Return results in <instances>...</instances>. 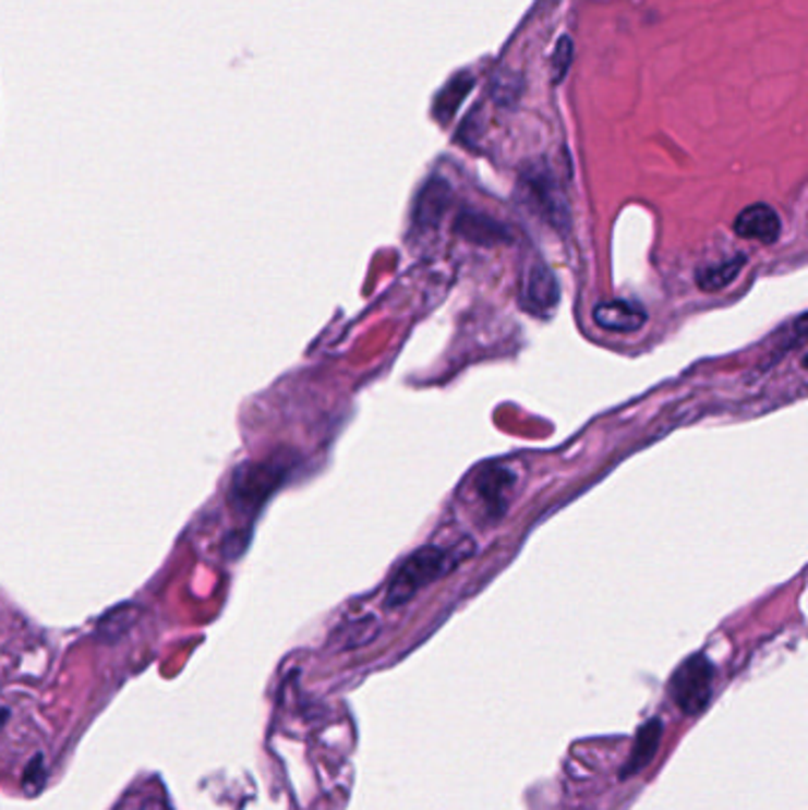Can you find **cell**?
<instances>
[{
  "label": "cell",
  "instance_id": "1",
  "mask_svg": "<svg viewBox=\"0 0 808 810\" xmlns=\"http://www.w3.org/2000/svg\"><path fill=\"white\" fill-rule=\"evenodd\" d=\"M714 694V664L704 654H692L668 680V697L686 716L695 718L707 711Z\"/></svg>",
  "mask_w": 808,
  "mask_h": 810
},
{
  "label": "cell",
  "instance_id": "2",
  "mask_svg": "<svg viewBox=\"0 0 808 810\" xmlns=\"http://www.w3.org/2000/svg\"><path fill=\"white\" fill-rule=\"evenodd\" d=\"M448 569V555L436 545L420 547L410 555L401 569L394 573L387 590V607H401V604L413 600L422 588L432 585Z\"/></svg>",
  "mask_w": 808,
  "mask_h": 810
},
{
  "label": "cell",
  "instance_id": "3",
  "mask_svg": "<svg viewBox=\"0 0 808 810\" xmlns=\"http://www.w3.org/2000/svg\"><path fill=\"white\" fill-rule=\"evenodd\" d=\"M285 464L280 462H252L240 467L230 488L232 507L242 512H256L285 482Z\"/></svg>",
  "mask_w": 808,
  "mask_h": 810
},
{
  "label": "cell",
  "instance_id": "4",
  "mask_svg": "<svg viewBox=\"0 0 808 810\" xmlns=\"http://www.w3.org/2000/svg\"><path fill=\"white\" fill-rule=\"evenodd\" d=\"M522 185L527 192V200L533 209H536L547 223L555 228L569 226V204L565 200V192L555 181L553 171L545 164H533L522 173Z\"/></svg>",
  "mask_w": 808,
  "mask_h": 810
},
{
  "label": "cell",
  "instance_id": "5",
  "mask_svg": "<svg viewBox=\"0 0 808 810\" xmlns=\"http://www.w3.org/2000/svg\"><path fill=\"white\" fill-rule=\"evenodd\" d=\"M559 304V285L555 273L543 261H533L524 273L522 306L533 315H551Z\"/></svg>",
  "mask_w": 808,
  "mask_h": 810
},
{
  "label": "cell",
  "instance_id": "6",
  "mask_svg": "<svg viewBox=\"0 0 808 810\" xmlns=\"http://www.w3.org/2000/svg\"><path fill=\"white\" fill-rule=\"evenodd\" d=\"M733 230L737 238L743 240H755L763 244H773L780 238V230H783V223H780V216L769 204H751V207L743 209L737 214Z\"/></svg>",
  "mask_w": 808,
  "mask_h": 810
},
{
  "label": "cell",
  "instance_id": "7",
  "mask_svg": "<svg viewBox=\"0 0 808 810\" xmlns=\"http://www.w3.org/2000/svg\"><path fill=\"white\" fill-rule=\"evenodd\" d=\"M593 321L598 327L607 329V333H619V335H631L648 323V313L636 301H624V299H612L602 301L593 311Z\"/></svg>",
  "mask_w": 808,
  "mask_h": 810
},
{
  "label": "cell",
  "instance_id": "8",
  "mask_svg": "<svg viewBox=\"0 0 808 810\" xmlns=\"http://www.w3.org/2000/svg\"><path fill=\"white\" fill-rule=\"evenodd\" d=\"M662 737H664L662 718L652 716L638 727L634 749H631V753H628V761L622 765V779H628V777H634V775L646 771V767L654 761L656 751H660Z\"/></svg>",
  "mask_w": 808,
  "mask_h": 810
},
{
  "label": "cell",
  "instance_id": "9",
  "mask_svg": "<svg viewBox=\"0 0 808 810\" xmlns=\"http://www.w3.org/2000/svg\"><path fill=\"white\" fill-rule=\"evenodd\" d=\"M474 486L479 498L486 505V510L498 517L505 510H508V498L510 491L515 486V474L508 470V467H486V470L474 479Z\"/></svg>",
  "mask_w": 808,
  "mask_h": 810
},
{
  "label": "cell",
  "instance_id": "10",
  "mask_svg": "<svg viewBox=\"0 0 808 810\" xmlns=\"http://www.w3.org/2000/svg\"><path fill=\"white\" fill-rule=\"evenodd\" d=\"M450 197L448 185L442 181V178H434L427 185L422 188L420 197H418V207H415V223L420 228H427L439 223L442 214L446 211V204Z\"/></svg>",
  "mask_w": 808,
  "mask_h": 810
},
{
  "label": "cell",
  "instance_id": "11",
  "mask_svg": "<svg viewBox=\"0 0 808 810\" xmlns=\"http://www.w3.org/2000/svg\"><path fill=\"white\" fill-rule=\"evenodd\" d=\"M745 264H747V256L737 254L725 261H719V264L702 266L700 270H697V287H700L702 292H721L731 282H735V278L739 276V270H743Z\"/></svg>",
  "mask_w": 808,
  "mask_h": 810
},
{
  "label": "cell",
  "instance_id": "12",
  "mask_svg": "<svg viewBox=\"0 0 808 810\" xmlns=\"http://www.w3.org/2000/svg\"><path fill=\"white\" fill-rule=\"evenodd\" d=\"M472 86H474V78L470 74L456 76L439 95H436L434 117L439 121H448L450 117L456 114V109L462 105V100L468 98V93L472 90Z\"/></svg>",
  "mask_w": 808,
  "mask_h": 810
},
{
  "label": "cell",
  "instance_id": "13",
  "mask_svg": "<svg viewBox=\"0 0 808 810\" xmlns=\"http://www.w3.org/2000/svg\"><path fill=\"white\" fill-rule=\"evenodd\" d=\"M460 230H462L465 238H470L474 242H484V244L510 240L505 226L496 223V221H493V218L482 216V214H462V218H460Z\"/></svg>",
  "mask_w": 808,
  "mask_h": 810
},
{
  "label": "cell",
  "instance_id": "14",
  "mask_svg": "<svg viewBox=\"0 0 808 810\" xmlns=\"http://www.w3.org/2000/svg\"><path fill=\"white\" fill-rule=\"evenodd\" d=\"M571 55H574L571 38L569 36H563V38L557 40V46L553 50V60H551V64H553V78L555 81H563L565 78V74L569 70V64H571Z\"/></svg>",
  "mask_w": 808,
  "mask_h": 810
},
{
  "label": "cell",
  "instance_id": "15",
  "mask_svg": "<svg viewBox=\"0 0 808 810\" xmlns=\"http://www.w3.org/2000/svg\"><path fill=\"white\" fill-rule=\"evenodd\" d=\"M797 329H799L801 335H808V315H806V318H801V321L797 323Z\"/></svg>",
  "mask_w": 808,
  "mask_h": 810
},
{
  "label": "cell",
  "instance_id": "16",
  "mask_svg": "<svg viewBox=\"0 0 808 810\" xmlns=\"http://www.w3.org/2000/svg\"><path fill=\"white\" fill-rule=\"evenodd\" d=\"M806 367H808V359H806Z\"/></svg>",
  "mask_w": 808,
  "mask_h": 810
}]
</instances>
